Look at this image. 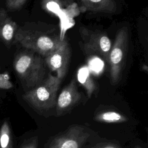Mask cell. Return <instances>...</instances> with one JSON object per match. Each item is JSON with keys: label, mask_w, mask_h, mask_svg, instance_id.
<instances>
[{"label": "cell", "mask_w": 148, "mask_h": 148, "mask_svg": "<svg viewBox=\"0 0 148 148\" xmlns=\"http://www.w3.org/2000/svg\"><path fill=\"white\" fill-rule=\"evenodd\" d=\"M61 80L49 74L40 84L23 95V99L39 114L56 106Z\"/></svg>", "instance_id": "1"}, {"label": "cell", "mask_w": 148, "mask_h": 148, "mask_svg": "<svg viewBox=\"0 0 148 148\" xmlns=\"http://www.w3.org/2000/svg\"><path fill=\"white\" fill-rule=\"evenodd\" d=\"M14 70L28 88H33L40 84L45 79L46 69L43 60L32 52L23 51L15 58Z\"/></svg>", "instance_id": "2"}, {"label": "cell", "mask_w": 148, "mask_h": 148, "mask_svg": "<svg viewBox=\"0 0 148 148\" xmlns=\"http://www.w3.org/2000/svg\"><path fill=\"white\" fill-rule=\"evenodd\" d=\"M14 39L24 47L44 56L58 48L64 40L59 37L51 36L39 31L21 29H17Z\"/></svg>", "instance_id": "3"}, {"label": "cell", "mask_w": 148, "mask_h": 148, "mask_svg": "<svg viewBox=\"0 0 148 148\" xmlns=\"http://www.w3.org/2000/svg\"><path fill=\"white\" fill-rule=\"evenodd\" d=\"M128 47V32L126 27L117 32L114 42L111 47L108 62L110 65V77L112 84H117L121 76Z\"/></svg>", "instance_id": "4"}, {"label": "cell", "mask_w": 148, "mask_h": 148, "mask_svg": "<svg viewBox=\"0 0 148 148\" xmlns=\"http://www.w3.org/2000/svg\"><path fill=\"white\" fill-rule=\"evenodd\" d=\"M80 34L82 47L87 54H97L108 62L112 43L107 34L80 27Z\"/></svg>", "instance_id": "5"}, {"label": "cell", "mask_w": 148, "mask_h": 148, "mask_svg": "<svg viewBox=\"0 0 148 148\" xmlns=\"http://www.w3.org/2000/svg\"><path fill=\"white\" fill-rule=\"evenodd\" d=\"M90 136V133L80 125H72L54 137L46 148H82Z\"/></svg>", "instance_id": "6"}, {"label": "cell", "mask_w": 148, "mask_h": 148, "mask_svg": "<svg viewBox=\"0 0 148 148\" xmlns=\"http://www.w3.org/2000/svg\"><path fill=\"white\" fill-rule=\"evenodd\" d=\"M71 57V49L68 43L64 39L58 48L45 56V62L49 68L57 73L61 80L65 76Z\"/></svg>", "instance_id": "7"}, {"label": "cell", "mask_w": 148, "mask_h": 148, "mask_svg": "<svg viewBox=\"0 0 148 148\" xmlns=\"http://www.w3.org/2000/svg\"><path fill=\"white\" fill-rule=\"evenodd\" d=\"M82 95L78 91L76 81L72 80L57 97L56 111L57 116H61L71 110L80 102Z\"/></svg>", "instance_id": "8"}, {"label": "cell", "mask_w": 148, "mask_h": 148, "mask_svg": "<svg viewBox=\"0 0 148 148\" xmlns=\"http://www.w3.org/2000/svg\"><path fill=\"white\" fill-rule=\"evenodd\" d=\"M18 25L8 14L6 10L0 9V40L10 45L15 38Z\"/></svg>", "instance_id": "9"}, {"label": "cell", "mask_w": 148, "mask_h": 148, "mask_svg": "<svg viewBox=\"0 0 148 148\" xmlns=\"http://www.w3.org/2000/svg\"><path fill=\"white\" fill-rule=\"evenodd\" d=\"M82 7L92 12L114 13L117 5L114 0H78Z\"/></svg>", "instance_id": "10"}, {"label": "cell", "mask_w": 148, "mask_h": 148, "mask_svg": "<svg viewBox=\"0 0 148 148\" xmlns=\"http://www.w3.org/2000/svg\"><path fill=\"white\" fill-rule=\"evenodd\" d=\"M77 77L79 82L86 90L88 97H90L97 91V88L88 68L86 66L80 68L78 71Z\"/></svg>", "instance_id": "11"}, {"label": "cell", "mask_w": 148, "mask_h": 148, "mask_svg": "<svg viewBox=\"0 0 148 148\" xmlns=\"http://www.w3.org/2000/svg\"><path fill=\"white\" fill-rule=\"evenodd\" d=\"M94 119L97 121L106 123H120L127 121L124 115L112 110L100 112L95 116Z\"/></svg>", "instance_id": "12"}, {"label": "cell", "mask_w": 148, "mask_h": 148, "mask_svg": "<svg viewBox=\"0 0 148 148\" xmlns=\"http://www.w3.org/2000/svg\"><path fill=\"white\" fill-rule=\"evenodd\" d=\"M11 134L9 125L5 122L0 130V148H11Z\"/></svg>", "instance_id": "13"}, {"label": "cell", "mask_w": 148, "mask_h": 148, "mask_svg": "<svg viewBox=\"0 0 148 148\" xmlns=\"http://www.w3.org/2000/svg\"><path fill=\"white\" fill-rule=\"evenodd\" d=\"M42 8L47 12L56 14L61 8L60 0H42Z\"/></svg>", "instance_id": "14"}, {"label": "cell", "mask_w": 148, "mask_h": 148, "mask_svg": "<svg viewBox=\"0 0 148 148\" xmlns=\"http://www.w3.org/2000/svg\"><path fill=\"white\" fill-rule=\"evenodd\" d=\"M91 73H94L95 75H98L103 68V61L98 57H94L91 58L88 62V66H87Z\"/></svg>", "instance_id": "15"}, {"label": "cell", "mask_w": 148, "mask_h": 148, "mask_svg": "<svg viewBox=\"0 0 148 148\" xmlns=\"http://www.w3.org/2000/svg\"><path fill=\"white\" fill-rule=\"evenodd\" d=\"M27 0H6V6L10 10H17L20 9Z\"/></svg>", "instance_id": "16"}, {"label": "cell", "mask_w": 148, "mask_h": 148, "mask_svg": "<svg viewBox=\"0 0 148 148\" xmlns=\"http://www.w3.org/2000/svg\"><path fill=\"white\" fill-rule=\"evenodd\" d=\"M13 87V84L10 82L9 76L6 74H0V88L9 89Z\"/></svg>", "instance_id": "17"}, {"label": "cell", "mask_w": 148, "mask_h": 148, "mask_svg": "<svg viewBox=\"0 0 148 148\" xmlns=\"http://www.w3.org/2000/svg\"><path fill=\"white\" fill-rule=\"evenodd\" d=\"M91 148H121L119 143L116 142H103L94 145Z\"/></svg>", "instance_id": "18"}, {"label": "cell", "mask_w": 148, "mask_h": 148, "mask_svg": "<svg viewBox=\"0 0 148 148\" xmlns=\"http://www.w3.org/2000/svg\"><path fill=\"white\" fill-rule=\"evenodd\" d=\"M38 139L37 136L33 137L24 144L21 148H38Z\"/></svg>", "instance_id": "19"}, {"label": "cell", "mask_w": 148, "mask_h": 148, "mask_svg": "<svg viewBox=\"0 0 148 148\" xmlns=\"http://www.w3.org/2000/svg\"><path fill=\"white\" fill-rule=\"evenodd\" d=\"M135 148H140V147H139V146H136Z\"/></svg>", "instance_id": "20"}]
</instances>
